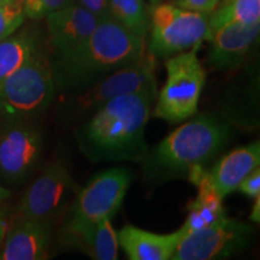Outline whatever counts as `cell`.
Masks as SVG:
<instances>
[{"mask_svg":"<svg viewBox=\"0 0 260 260\" xmlns=\"http://www.w3.org/2000/svg\"><path fill=\"white\" fill-rule=\"evenodd\" d=\"M158 87L125 94L105 104L75 129L81 153L92 162L144 160L149 146L145 130Z\"/></svg>","mask_w":260,"mask_h":260,"instance_id":"cell-1","label":"cell"},{"mask_svg":"<svg viewBox=\"0 0 260 260\" xmlns=\"http://www.w3.org/2000/svg\"><path fill=\"white\" fill-rule=\"evenodd\" d=\"M146 52V40L111 17L100 19L87 41L70 56L50 60L56 93H79L113 71L135 63Z\"/></svg>","mask_w":260,"mask_h":260,"instance_id":"cell-2","label":"cell"},{"mask_svg":"<svg viewBox=\"0 0 260 260\" xmlns=\"http://www.w3.org/2000/svg\"><path fill=\"white\" fill-rule=\"evenodd\" d=\"M232 128L214 115H199L161 140L140 164L148 181L164 182L188 176L191 169L205 167L228 145Z\"/></svg>","mask_w":260,"mask_h":260,"instance_id":"cell-3","label":"cell"},{"mask_svg":"<svg viewBox=\"0 0 260 260\" xmlns=\"http://www.w3.org/2000/svg\"><path fill=\"white\" fill-rule=\"evenodd\" d=\"M56 95L44 48L0 82V121H24L46 111Z\"/></svg>","mask_w":260,"mask_h":260,"instance_id":"cell-4","label":"cell"},{"mask_svg":"<svg viewBox=\"0 0 260 260\" xmlns=\"http://www.w3.org/2000/svg\"><path fill=\"white\" fill-rule=\"evenodd\" d=\"M199 48L193 47L165 61L167 80L157 94L154 117L177 124L197 113L206 82V73L197 54Z\"/></svg>","mask_w":260,"mask_h":260,"instance_id":"cell-5","label":"cell"},{"mask_svg":"<svg viewBox=\"0 0 260 260\" xmlns=\"http://www.w3.org/2000/svg\"><path fill=\"white\" fill-rule=\"evenodd\" d=\"M157 58L147 51L135 63L113 71L88 88L70 94L60 111L70 121H84L116 98L157 86Z\"/></svg>","mask_w":260,"mask_h":260,"instance_id":"cell-6","label":"cell"},{"mask_svg":"<svg viewBox=\"0 0 260 260\" xmlns=\"http://www.w3.org/2000/svg\"><path fill=\"white\" fill-rule=\"evenodd\" d=\"M148 30L149 53L154 58H169L209 41V14L159 3L151 8Z\"/></svg>","mask_w":260,"mask_h":260,"instance_id":"cell-7","label":"cell"},{"mask_svg":"<svg viewBox=\"0 0 260 260\" xmlns=\"http://www.w3.org/2000/svg\"><path fill=\"white\" fill-rule=\"evenodd\" d=\"M132 182V172L125 168H112L98 174L75 197L65 229L112 218L121 209Z\"/></svg>","mask_w":260,"mask_h":260,"instance_id":"cell-8","label":"cell"},{"mask_svg":"<svg viewBox=\"0 0 260 260\" xmlns=\"http://www.w3.org/2000/svg\"><path fill=\"white\" fill-rule=\"evenodd\" d=\"M80 188L63 161H51L22 197L19 217L51 222L73 203Z\"/></svg>","mask_w":260,"mask_h":260,"instance_id":"cell-9","label":"cell"},{"mask_svg":"<svg viewBox=\"0 0 260 260\" xmlns=\"http://www.w3.org/2000/svg\"><path fill=\"white\" fill-rule=\"evenodd\" d=\"M253 229L241 220L224 216L210 225L182 237L171 260L224 259L248 245Z\"/></svg>","mask_w":260,"mask_h":260,"instance_id":"cell-10","label":"cell"},{"mask_svg":"<svg viewBox=\"0 0 260 260\" xmlns=\"http://www.w3.org/2000/svg\"><path fill=\"white\" fill-rule=\"evenodd\" d=\"M44 140L24 121L0 122V176L9 183H22L40 161Z\"/></svg>","mask_w":260,"mask_h":260,"instance_id":"cell-11","label":"cell"},{"mask_svg":"<svg viewBox=\"0 0 260 260\" xmlns=\"http://www.w3.org/2000/svg\"><path fill=\"white\" fill-rule=\"evenodd\" d=\"M98 19L76 3L46 16L48 42L52 48L51 61L63 59L87 41Z\"/></svg>","mask_w":260,"mask_h":260,"instance_id":"cell-12","label":"cell"},{"mask_svg":"<svg viewBox=\"0 0 260 260\" xmlns=\"http://www.w3.org/2000/svg\"><path fill=\"white\" fill-rule=\"evenodd\" d=\"M260 23H230L211 35L207 57L210 67L219 70L236 69L245 63L247 56L258 42Z\"/></svg>","mask_w":260,"mask_h":260,"instance_id":"cell-13","label":"cell"},{"mask_svg":"<svg viewBox=\"0 0 260 260\" xmlns=\"http://www.w3.org/2000/svg\"><path fill=\"white\" fill-rule=\"evenodd\" d=\"M51 222L21 218L6 232L0 260H41L47 258Z\"/></svg>","mask_w":260,"mask_h":260,"instance_id":"cell-14","label":"cell"},{"mask_svg":"<svg viewBox=\"0 0 260 260\" xmlns=\"http://www.w3.org/2000/svg\"><path fill=\"white\" fill-rule=\"evenodd\" d=\"M260 164V142L242 146L220 159L206 177L220 199L237 190L239 184Z\"/></svg>","mask_w":260,"mask_h":260,"instance_id":"cell-15","label":"cell"},{"mask_svg":"<svg viewBox=\"0 0 260 260\" xmlns=\"http://www.w3.org/2000/svg\"><path fill=\"white\" fill-rule=\"evenodd\" d=\"M184 235L182 226L171 234H155L134 225L117 232L119 247L130 260H171Z\"/></svg>","mask_w":260,"mask_h":260,"instance_id":"cell-16","label":"cell"},{"mask_svg":"<svg viewBox=\"0 0 260 260\" xmlns=\"http://www.w3.org/2000/svg\"><path fill=\"white\" fill-rule=\"evenodd\" d=\"M187 177L191 183L198 187V195L187 206L188 216L182 225L186 235L210 225L222 217L226 216L223 207V199H220L218 194L211 187L204 167L191 169Z\"/></svg>","mask_w":260,"mask_h":260,"instance_id":"cell-17","label":"cell"},{"mask_svg":"<svg viewBox=\"0 0 260 260\" xmlns=\"http://www.w3.org/2000/svg\"><path fill=\"white\" fill-rule=\"evenodd\" d=\"M65 237L71 245L79 247L92 259L116 260L118 258V237L111 218L100 219L75 229H65Z\"/></svg>","mask_w":260,"mask_h":260,"instance_id":"cell-18","label":"cell"},{"mask_svg":"<svg viewBox=\"0 0 260 260\" xmlns=\"http://www.w3.org/2000/svg\"><path fill=\"white\" fill-rule=\"evenodd\" d=\"M44 48L38 32L28 28L0 41V82Z\"/></svg>","mask_w":260,"mask_h":260,"instance_id":"cell-19","label":"cell"},{"mask_svg":"<svg viewBox=\"0 0 260 260\" xmlns=\"http://www.w3.org/2000/svg\"><path fill=\"white\" fill-rule=\"evenodd\" d=\"M230 23H260V0H220L209 14L210 38L214 31Z\"/></svg>","mask_w":260,"mask_h":260,"instance_id":"cell-20","label":"cell"},{"mask_svg":"<svg viewBox=\"0 0 260 260\" xmlns=\"http://www.w3.org/2000/svg\"><path fill=\"white\" fill-rule=\"evenodd\" d=\"M110 17L123 28L146 40L149 27V14L144 0H109Z\"/></svg>","mask_w":260,"mask_h":260,"instance_id":"cell-21","label":"cell"},{"mask_svg":"<svg viewBox=\"0 0 260 260\" xmlns=\"http://www.w3.org/2000/svg\"><path fill=\"white\" fill-rule=\"evenodd\" d=\"M25 18L23 0H0V41L17 31Z\"/></svg>","mask_w":260,"mask_h":260,"instance_id":"cell-22","label":"cell"},{"mask_svg":"<svg viewBox=\"0 0 260 260\" xmlns=\"http://www.w3.org/2000/svg\"><path fill=\"white\" fill-rule=\"evenodd\" d=\"M74 3L75 0H23V9L25 17L38 21Z\"/></svg>","mask_w":260,"mask_h":260,"instance_id":"cell-23","label":"cell"},{"mask_svg":"<svg viewBox=\"0 0 260 260\" xmlns=\"http://www.w3.org/2000/svg\"><path fill=\"white\" fill-rule=\"evenodd\" d=\"M237 190H240L247 197L253 198V199L260 197V169H254L248 176L243 178L241 183L239 184Z\"/></svg>","mask_w":260,"mask_h":260,"instance_id":"cell-24","label":"cell"},{"mask_svg":"<svg viewBox=\"0 0 260 260\" xmlns=\"http://www.w3.org/2000/svg\"><path fill=\"white\" fill-rule=\"evenodd\" d=\"M219 3L220 0H175L172 4L180 6V8L190 10V11L211 14Z\"/></svg>","mask_w":260,"mask_h":260,"instance_id":"cell-25","label":"cell"},{"mask_svg":"<svg viewBox=\"0 0 260 260\" xmlns=\"http://www.w3.org/2000/svg\"><path fill=\"white\" fill-rule=\"evenodd\" d=\"M75 3L93 14L99 21L110 17L109 0H75Z\"/></svg>","mask_w":260,"mask_h":260,"instance_id":"cell-26","label":"cell"},{"mask_svg":"<svg viewBox=\"0 0 260 260\" xmlns=\"http://www.w3.org/2000/svg\"><path fill=\"white\" fill-rule=\"evenodd\" d=\"M255 203L252 207V212H251V220L252 222L259 223L260 220V197L254 198Z\"/></svg>","mask_w":260,"mask_h":260,"instance_id":"cell-27","label":"cell"},{"mask_svg":"<svg viewBox=\"0 0 260 260\" xmlns=\"http://www.w3.org/2000/svg\"><path fill=\"white\" fill-rule=\"evenodd\" d=\"M6 232H8V225H6V222L3 218H0V247H2L3 241H4Z\"/></svg>","mask_w":260,"mask_h":260,"instance_id":"cell-28","label":"cell"},{"mask_svg":"<svg viewBox=\"0 0 260 260\" xmlns=\"http://www.w3.org/2000/svg\"><path fill=\"white\" fill-rule=\"evenodd\" d=\"M10 197V191L8 189H5V188L0 187V203H3V201L8 199Z\"/></svg>","mask_w":260,"mask_h":260,"instance_id":"cell-29","label":"cell"},{"mask_svg":"<svg viewBox=\"0 0 260 260\" xmlns=\"http://www.w3.org/2000/svg\"><path fill=\"white\" fill-rule=\"evenodd\" d=\"M151 2L152 5H155V4H159V3H161L162 0H149Z\"/></svg>","mask_w":260,"mask_h":260,"instance_id":"cell-30","label":"cell"}]
</instances>
